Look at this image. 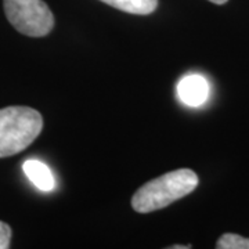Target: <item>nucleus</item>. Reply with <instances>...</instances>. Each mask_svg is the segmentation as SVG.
<instances>
[{
	"label": "nucleus",
	"instance_id": "7",
	"mask_svg": "<svg viewBox=\"0 0 249 249\" xmlns=\"http://www.w3.org/2000/svg\"><path fill=\"white\" fill-rule=\"evenodd\" d=\"M217 249H249V238L241 237L238 234L227 232L216 242Z\"/></svg>",
	"mask_w": 249,
	"mask_h": 249
},
{
	"label": "nucleus",
	"instance_id": "1",
	"mask_svg": "<svg viewBox=\"0 0 249 249\" xmlns=\"http://www.w3.org/2000/svg\"><path fill=\"white\" fill-rule=\"evenodd\" d=\"M198 183L199 178L194 170H173L140 187L132 196V208L137 213L160 211L193 193Z\"/></svg>",
	"mask_w": 249,
	"mask_h": 249
},
{
	"label": "nucleus",
	"instance_id": "5",
	"mask_svg": "<svg viewBox=\"0 0 249 249\" xmlns=\"http://www.w3.org/2000/svg\"><path fill=\"white\" fill-rule=\"evenodd\" d=\"M24 173L27 175L29 181L42 191H52L55 187V178H54L52 170L43 162L37 160H28L22 165Z\"/></svg>",
	"mask_w": 249,
	"mask_h": 249
},
{
	"label": "nucleus",
	"instance_id": "9",
	"mask_svg": "<svg viewBox=\"0 0 249 249\" xmlns=\"http://www.w3.org/2000/svg\"><path fill=\"white\" fill-rule=\"evenodd\" d=\"M170 249H190L191 245H173V247H169Z\"/></svg>",
	"mask_w": 249,
	"mask_h": 249
},
{
	"label": "nucleus",
	"instance_id": "2",
	"mask_svg": "<svg viewBox=\"0 0 249 249\" xmlns=\"http://www.w3.org/2000/svg\"><path fill=\"white\" fill-rule=\"evenodd\" d=\"M43 129L39 111L29 107H7L0 109V158L24 151Z\"/></svg>",
	"mask_w": 249,
	"mask_h": 249
},
{
	"label": "nucleus",
	"instance_id": "10",
	"mask_svg": "<svg viewBox=\"0 0 249 249\" xmlns=\"http://www.w3.org/2000/svg\"><path fill=\"white\" fill-rule=\"evenodd\" d=\"M209 1H212L214 4H224V3H227V0H209Z\"/></svg>",
	"mask_w": 249,
	"mask_h": 249
},
{
	"label": "nucleus",
	"instance_id": "4",
	"mask_svg": "<svg viewBox=\"0 0 249 249\" xmlns=\"http://www.w3.org/2000/svg\"><path fill=\"white\" fill-rule=\"evenodd\" d=\"M178 98L188 107H199L209 97V83L201 75H188L178 83Z\"/></svg>",
	"mask_w": 249,
	"mask_h": 249
},
{
	"label": "nucleus",
	"instance_id": "6",
	"mask_svg": "<svg viewBox=\"0 0 249 249\" xmlns=\"http://www.w3.org/2000/svg\"><path fill=\"white\" fill-rule=\"evenodd\" d=\"M100 1L109 4L114 9L129 14H137V16L151 14L158 6V0H100Z\"/></svg>",
	"mask_w": 249,
	"mask_h": 249
},
{
	"label": "nucleus",
	"instance_id": "3",
	"mask_svg": "<svg viewBox=\"0 0 249 249\" xmlns=\"http://www.w3.org/2000/svg\"><path fill=\"white\" fill-rule=\"evenodd\" d=\"M9 22L22 35L42 37L54 27V16L43 0H3Z\"/></svg>",
	"mask_w": 249,
	"mask_h": 249
},
{
	"label": "nucleus",
	"instance_id": "8",
	"mask_svg": "<svg viewBox=\"0 0 249 249\" xmlns=\"http://www.w3.org/2000/svg\"><path fill=\"white\" fill-rule=\"evenodd\" d=\"M11 241V229L9 224L0 222V249H9Z\"/></svg>",
	"mask_w": 249,
	"mask_h": 249
}]
</instances>
